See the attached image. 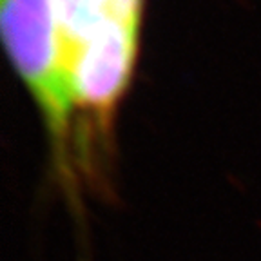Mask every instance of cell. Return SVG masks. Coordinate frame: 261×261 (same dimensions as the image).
<instances>
[{"label": "cell", "mask_w": 261, "mask_h": 261, "mask_svg": "<svg viewBox=\"0 0 261 261\" xmlns=\"http://www.w3.org/2000/svg\"><path fill=\"white\" fill-rule=\"evenodd\" d=\"M2 35L47 125L65 136L74 100L53 0H2Z\"/></svg>", "instance_id": "obj_1"}, {"label": "cell", "mask_w": 261, "mask_h": 261, "mask_svg": "<svg viewBox=\"0 0 261 261\" xmlns=\"http://www.w3.org/2000/svg\"><path fill=\"white\" fill-rule=\"evenodd\" d=\"M138 25L107 18L69 58L74 106L111 113L129 84L135 64Z\"/></svg>", "instance_id": "obj_2"}, {"label": "cell", "mask_w": 261, "mask_h": 261, "mask_svg": "<svg viewBox=\"0 0 261 261\" xmlns=\"http://www.w3.org/2000/svg\"><path fill=\"white\" fill-rule=\"evenodd\" d=\"M67 64L71 55L111 18L109 0H53Z\"/></svg>", "instance_id": "obj_3"}, {"label": "cell", "mask_w": 261, "mask_h": 261, "mask_svg": "<svg viewBox=\"0 0 261 261\" xmlns=\"http://www.w3.org/2000/svg\"><path fill=\"white\" fill-rule=\"evenodd\" d=\"M109 2H111V15L114 18L140 28L143 0H109Z\"/></svg>", "instance_id": "obj_4"}]
</instances>
